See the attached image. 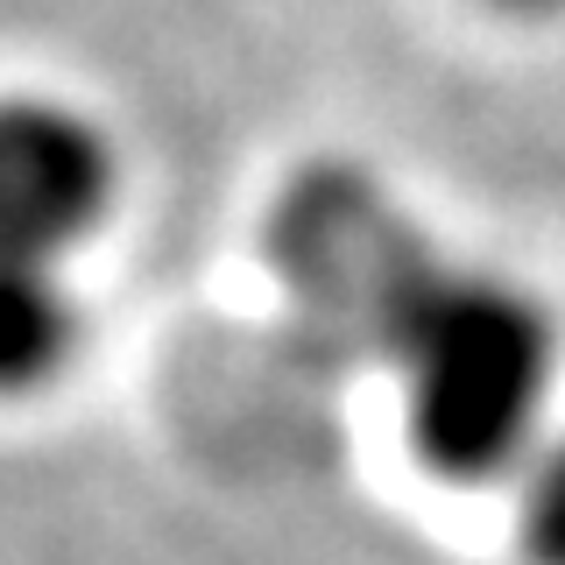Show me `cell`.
Wrapping results in <instances>:
<instances>
[{
	"mask_svg": "<svg viewBox=\"0 0 565 565\" xmlns=\"http://www.w3.org/2000/svg\"><path fill=\"white\" fill-rule=\"evenodd\" d=\"M494 8H509V14H565V0H494Z\"/></svg>",
	"mask_w": 565,
	"mask_h": 565,
	"instance_id": "5b68a950",
	"label": "cell"
},
{
	"mask_svg": "<svg viewBox=\"0 0 565 565\" xmlns=\"http://www.w3.org/2000/svg\"><path fill=\"white\" fill-rule=\"evenodd\" d=\"M78 347V311H71V290L57 269H14L8 297H0V375L8 388L50 382Z\"/></svg>",
	"mask_w": 565,
	"mask_h": 565,
	"instance_id": "3957f363",
	"label": "cell"
},
{
	"mask_svg": "<svg viewBox=\"0 0 565 565\" xmlns=\"http://www.w3.org/2000/svg\"><path fill=\"white\" fill-rule=\"evenodd\" d=\"M516 537L530 565H565V424L516 473Z\"/></svg>",
	"mask_w": 565,
	"mask_h": 565,
	"instance_id": "277c9868",
	"label": "cell"
},
{
	"mask_svg": "<svg viewBox=\"0 0 565 565\" xmlns=\"http://www.w3.org/2000/svg\"><path fill=\"white\" fill-rule=\"evenodd\" d=\"M367 332L396 375L417 459L446 481H516L558 431V326L523 282L438 262L396 234V262L367 290Z\"/></svg>",
	"mask_w": 565,
	"mask_h": 565,
	"instance_id": "6da1fadb",
	"label": "cell"
},
{
	"mask_svg": "<svg viewBox=\"0 0 565 565\" xmlns=\"http://www.w3.org/2000/svg\"><path fill=\"white\" fill-rule=\"evenodd\" d=\"M114 141L93 114L64 99H14L0 120V226L14 269H64L114 212Z\"/></svg>",
	"mask_w": 565,
	"mask_h": 565,
	"instance_id": "7a4b0ae2",
	"label": "cell"
}]
</instances>
